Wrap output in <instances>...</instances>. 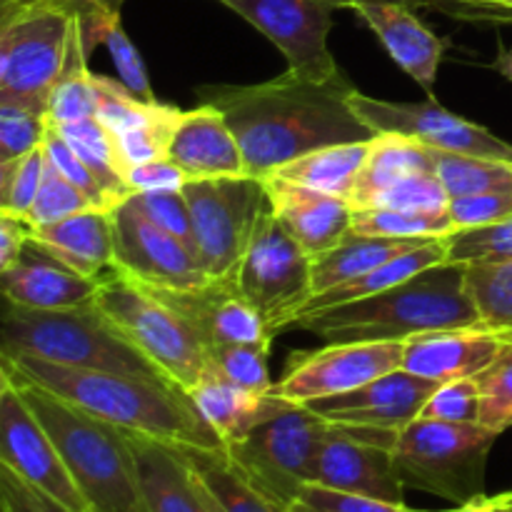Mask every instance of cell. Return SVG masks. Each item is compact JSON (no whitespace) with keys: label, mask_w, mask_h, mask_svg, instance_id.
Returning <instances> with one entry per match:
<instances>
[{"label":"cell","mask_w":512,"mask_h":512,"mask_svg":"<svg viewBox=\"0 0 512 512\" xmlns=\"http://www.w3.org/2000/svg\"><path fill=\"white\" fill-rule=\"evenodd\" d=\"M195 93L200 103L223 113L250 178H268L290 160L328 145L375 138L350 108L355 85L345 75L310 80L285 70L268 83L200 85Z\"/></svg>","instance_id":"obj_1"},{"label":"cell","mask_w":512,"mask_h":512,"mask_svg":"<svg viewBox=\"0 0 512 512\" xmlns=\"http://www.w3.org/2000/svg\"><path fill=\"white\" fill-rule=\"evenodd\" d=\"M8 360L33 383L130 433H143L173 445L225 448L188 390L173 380L68 368L33 355Z\"/></svg>","instance_id":"obj_2"},{"label":"cell","mask_w":512,"mask_h":512,"mask_svg":"<svg viewBox=\"0 0 512 512\" xmlns=\"http://www.w3.org/2000/svg\"><path fill=\"white\" fill-rule=\"evenodd\" d=\"M478 325L483 320L468 290V265L438 263L383 293L303 315L293 328L323 343H405L430 330Z\"/></svg>","instance_id":"obj_3"},{"label":"cell","mask_w":512,"mask_h":512,"mask_svg":"<svg viewBox=\"0 0 512 512\" xmlns=\"http://www.w3.org/2000/svg\"><path fill=\"white\" fill-rule=\"evenodd\" d=\"M0 373L13 380L18 393L55 440L90 510L148 512L128 430L28 380L5 355H0Z\"/></svg>","instance_id":"obj_4"},{"label":"cell","mask_w":512,"mask_h":512,"mask_svg":"<svg viewBox=\"0 0 512 512\" xmlns=\"http://www.w3.org/2000/svg\"><path fill=\"white\" fill-rule=\"evenodd\" d=\"M0 340L8 358L33 355L68 368L165 378L163 370L115 328L95 298L65 310H28L5 303Z\"/></svg>","instance_id":"obj_5"},{"label":"cell","mask_w":512,"mask_h":512,"mask_svg":"<svg viewBox=\"0 0 512 512\" xmlns=\"http://www.w3.org/2000/svg\"><path fill=\"white\" fill-rule=\"evenodd\" d=\"M498 438L483 423L415 418L393 448L395 473L405 488L465 505L485 495V470Z\"/></svg>","instance_id":"obj_6"},{"label":"cell","mask_w":512,"mask_h":512,"mask_svg":"<svg viewBox=\"0 0 512 512\" xmlns=\"http://www.w3.org/2000/svg\"><path fill=\"white\" fill-rule=\"evenodd\" d=\"M95 303L165 378L183 390H193L210 368L208 345L198 330L148 285L120 273L100 283Z\"/></svg>","instance_id":"obj_7"},{"label":"cell","mask_w":512,"mask_h":512,"mask_svg":"<svg viewBox=\"0 0 512 512\" xmlns=\"http://www.w3.org/2000/svg\"><path fill=\"white\" fill-rule=\"evenodd\" d=\"M75 15L55 3H3L0 100L48 113L63 73Z\"/></svg>","instance_id":"obj_8"},{"label":"cell","mask_w":512,"mask_h":512,"mask_svg":"<svg viewBox=\"0 0 512 512\" xmlns=\"http://www.w3.org/2000/svg\"><path fill=\"white\" fill-rule=\"evenodd\" d=\"M183 195L193 218L200 268L210 283L238 285L255 225L270 203L265 183L250 175L188 180Z\"/></svg>","instance_id":"obj_9"},{"label":"cell","mask_w":512,"mask_h":512,"mask_svg":"<svg viewBox=\"0 0 512 512\" xmlns=\"http://www.w3.org/2000/svg\"><path fill=\"white\" fill-rule=\"evenodd\" d=\"M328 433V420L305 405H293L225 450L260 493L288 510L303 485L310 483L313 460Z\"/></svg>","instance_id":"obj_10"},{"label":"cell","mask_w":512,"mask_h":512,"mask_svg":"<svg viewBox=\"0 0 512 512\" xmlns=\"http://www.w3.org/2000/svg\"><path fill=\"white\" fill-rule=\"evenodd\" d=\"M238 293L273 335L293 328L313 298V258L265 205L238 273Z\"/></svg>","instance_id":"obj_11"},{"label":"cell","mask_w":512,"mask_h":512,"mask_svg":"<svg viewBox=\"0 0 512 512\" xmlns=\"http://www.w3.org/2000/svg\"><path fill=\"white\" fill-rule=\"evenodd\" d=\"M0 465L68 510L93 512L55 440L5 373H0Z\"/></svg>","instance_id":"obj_12"},{"label":"cell","mask_w":512,"mask_h":512,"mask_svg":"<svg viewBox=\"0 0 512 512\" xmlns=\"http://www.w3.org/2000/svg\"><path fill=\"white\" fill-rule=\"evenodd\" d=\"M350 108L375 135H405L443 153L478 155L512 163V143L493 135L483 125L470 123L463 115L450 113L435 98L425 103H393L355 90L350 95Z\"/></svg>","instance_id":"obj_13"},{"label":"cell","mask_w":512,"mask_h":512,"mask_svg":"<svg viewBox=\"0 0 512 512\" xmlns=\"http://www.w3.org/2000/svg\"><path fill=\"white\" fill-rule=\"evenodd\" d=\"M258 28L288 60V70L310 80L343 75L328 48L333 13L328 0H218Z\"/></svg>","instance_id":"obj_14"},{"label":"cell","mask_w":512,"mask_h":512,"mask_svg":"<svg viewBox=\"0 0 512 512\" xmlns=\"http://www.w3.org/2000/svg\"><path fill=\"white\" fill-rule=\"evenodd\" d=\"M113 230L115 263L128 278L158 290H193L210 283L198 255L160 228L133 195L113 208Z\"/></svg>","instance_id":"obj_15"},{"label":"cell","mask_w":512,"mask_h":512,"mask_svg":"<svg viewBox=\"0 0 512 512\" xmlns=\"http://www.w3.org/2000/svg\"><path fill=\"white\" fill-rule=\"evenodd\" d=\"M405 343H325L290 358L275 393L295 405L350 393L403 365Z\"/></svg>","instance_id":"obj_16"},{"label":"cell","mask_w":512,"mask_h":512,"mask_svg":"<svg viewBox=\"0 0 512 512\" xmlns=\"http://www.w3.org/2000/svg\"><path fill=\"white\" fill-rule=\"evenodd\" d=\"M440 388V383L398 368L388 375L370 380L350 393L333 395L305 403L313 413L328 423L370 425V428L403 430L405 425L420 418V410L430 400V395Z\"/></svg>","instance_id":"obj_17"},{"label":"cell","mask_w":512,"mask_h":512,"mask_svg":"<svg viewBox=\"0 0 512 512\" xmlns=\"http://www.w3.org/2000/svg\"><path fill=\"white\" fill-rule=\"evenodd\" d=\"M310 483L405 505V485L395 473L393 450L363 443L333 423L313 460Z\"/></svg>","instance_id":"obj_18"},{"label":"cell","mask_w":512,"mask_h":512,"mask_svg":"<svg viewBox=\"0 0 512 512\" xmlns=\"http://www.w3.org/2000/svg\"><path fill=\"white\" fill-rule=\"evenodd\" d=\"M0 288L5 303L28 310H65L90 303L100 283L85 278L78 270L45 248L35 235L20 250L10 268L0 270Z\"/></svg>","instance_id":"obj_19"},{"label":"cell","mask_w":512,"mask_h":512,"mask_svg":"<svg viewBox=\"0 0 512 512\" xmlns=\"http://www.w3.org/2000/svg\"><path fill=\"white\" fill-rule=\"evenodd\" d=\"M263 183L273 213L310 258L338 248L353 233L355 208L350 200L293 183L280 175H268Z\"/></svg>","instance_id":"obj_20"},{"label":"cell","mask_w":512,"mask_h":512,"mask_svg":"<svg viewBox=\"0 0 512 512\" xmlns=\"http://www.w3.org/2000/svg\"><path fill=\"white\" fill-rule=\"evenodd\" d=\"M165 303L178 310L208 348L223 343L270 348L275 335L265 328L253 305L238 293V285L208 283L193 290H158Z\"/></svg>","instance_id":"obj_21"},{"label":"cell","mask_w":512,"mask_h":512,"mask_svg":"<svg viewBox=\"0 0 512 512\" xmlns=\"http://www.w3.org/2000/svg\"><path fill=\"white\" fill-rule=\"evenodd\" d=\"M510 340L483 328L430 330L405 340L400 368L435 383L478 378L500 358Z\"/></svg>","instance_id":"obj_22"},{"label":"cell","mask_w":512,"mask_h":512,"mask_svg":"<svg viewBox=\"0 0 512 512\" xmlns=\"http://www.w3.org/2000/svg\"><path fill=\"white\" fill-rule=\"evenodd\" d=\"M128 438L148 512H220L200 475L173 443L130 430Z\"/></svg>","instance_id":"obj_23"},{"label":"cell","mask_w":512,"mask_h":512,"mask_svg":"<svg viewBox=\"0 0 512 512\" xmlns=\"http://www.w3.org/2000/svg\"><path fill=\"white\" fill-rule=\"evenodd\" d=\"M350 10L378 35L390 58L433 98L445 43L415 15V8L385 0H365Z\"/></svg>","instance_id":"obj_24"},{"label":"cell","mask_w":512,"mask_h":512,"mask_svg":"<svg viewBox=\"0 0 512 512\" xmlns=\"http://www.w3.org/2000/svg\"><path fill=\"white\" fill-rule=\"evenodd\" d=\"M188 180L238 178L245 175L243 153L223 113L213 105L200 103L195 110H183L173 135L168 155Z\"/></svg>","instance_id":"obj_25"},{"label":"cell","mask_w":512,"mask_h":512,"mask_svg":"<svg viewBox=\"0 0 512 512\" xmlns=\"http://www.w3.org/2000/svg\"><path fill=\"white\" fill-rule=\"evenodd\" d=\"M188 393L193 403L198 405L200 415L220 435L225 448L243 440L268 418L295 405L280 393H275V385L268 393H255V390L240 388V385L225 380L213 365L205 370L200 383Z\"/></svg>","instance_id":"obj_26"},{"label":"cell","mask_w":512,"mask_h":512,"mask_svg":"<svg viewBox=\"0 0 512 512\" xmlns=\"http://www.w3.org/2000/svg\"><path fill=\"white\" fill-rule=\"evenodd\" d=\"M33 235L85 278L105 283L120 275L115 263L113 210L88 208L60 223L35 228Z\"/></svg>","instance_id":"obj_27"},{"label":"cell","mask_w":512,"mask_h":512,"mask_svg":"<svg viewBox=\"0 0 512 512\" xmlns=\"http://www.w3.org/2000/svg\"><path fill=\"white\" fill-rule=\"evenodd\" d=\"M428 170H435L433 148L418 143V140L405 138V135H375L370 140L368 158H365L363 168H360L350 203H353L355 210L370 208L373 200L383 190H388L390 185L400 183V180L410 178V175L428 173Z\"/></svg>","instance_id":"obj_28"},{"label":"cell","mask_w":512,"mask_h":512,"mask_svg":"<svg viewBox=\"0 0 512 512\" xmlns=\"http://www.w3.org/2000/svg\"><path fill=\"white\" fill-rule=\"evenodd\" d=\"M440 240V238H438ZM430 240H403V238H370V235L350 233L338 248L313 258V293H325L330 288L360 278L380 265L390 263L398 255L410 253Z\"/></svg>","instance_id":"obj_29"},{"label":"cell","mask_w":512,"mask_h":512,"mask_svg":"<svg viewBox=\"0 0 512 512\" xmlns=\"http://www.w3.org/2000/svg\"><path fill=\"white\" fill-rule=\"evenodd\" d=\"M200 475L205 488L220 505V512H288L283 505L260 493L230 460L225 448H198V445H175Z\"/></svg>","instance_id":"obj_30"},{"label":"cell","mask_w":512,"mask_h":512,"mask_svg":"<svg viewBox=\"0 0 512 512\" xmlns=\"http://www.w3.org/2000/svg\"><path fill=\"white\" fill-rule=\"evenodd\" d=\"M445 263V240H430V243L420 245V248L410 250V253L398 255L390 263L380 265V268L370 270V273L360 275V278L348 280V283L338 285V288H330L325 293L313 295L308 300V305L303 308L300 318L310 313H318V310L325 308H335V305H345V303H355V300L370 298L375 293H383V290L393 288V285L403 283V280L413 278V275L423 273L425 268H433V265ZM298 318V320H300ZM295 320V323H298Z\"/></svg>","instance_id":"obj_31"},{"label":"cell","mask_w":512,"mask_h":512,"mask_svg":"<svg viewBox=\"0 0 512 512\" xmlns=\"http://www.w3.org/2000/svg\"><path fill=\"white\" fill-rule=\"evenodd\" d=\"M373 140V138H370ZM370 140L363 143H345V145H328V148L313 150L300 158L290 160L288 165L278 170L280 178H288L293 183L308 185V188L323 190L328 195L350 200L353 198L355 183H358L360 168L368 158Z\"/></svg>","instance_id":"obj_32"},{"label":"cell","mask_w":512,"mask_h":512,"mask_svg":"<svg viewBox=\"0 0 512 512\" xmlns=\"http://www.w3.org/2000/svg\"><path fill=\"white\" fill-rule=\"evenodd\" d=\"M55 128L68 140L70 148L80 155V160L93 170V175L100 180L105 193H108L110 203L120 205L130 195H135V190L128 183L123 163H120L115 135L98 118L75 120V123L55 125Z\"/></svg>","instance_id":"obj_33"},{"label":"cell","mask_w":512,"mask_h":512,"mask_svg":"<svg viewBox=\"0 0 512 512\" xmlns=\"http://www.w3.org/2000/svg\"><path fill=\"white\" fill-rule=\"evenodd\" d=\"M48 118L53 125L95 118V85L93 73H90L88 68V53H85L78 15H75L73 33H70V45L68 55H65L63 73H60L53 93H50Z\"/></svg>","instance_id":"obj_34"},{"label":"cell","mask_w":512,"mask_h":512,"mask_svg":"<svg viewBox=\"0 0 512 512\" xmlns=\"http://www.w3.org/2000/svg\"><path fill=\"white\" fill-rule=\"evenodd\" d=\"M435 153V173L450 198L485 193H512V163L463 153Z\"/></svg>","instance_id":"obj_35"},{"label":"cell","mask_w":512,"mask_h":512,"mask_svg":"<svg viewBox=\"0 0 512 512\" xmlns=\"http://www.w3.org/2000/svg\"><path fill=\"white\" fill-rule=\"evenodd\" d=\"M455 230L448 210L425 213V210L395 208H360L353 215V233L370 238H403V240H438Z\"/></svg>","instance_id":"obj_36"},{"label":"cell","mask_w":512,"mask_h":512,"mask_svg":"<svg viewBox=\"0 0 512 512\" xmlns=\"http://www.w3.org/2000/svg\"><path fill=\"white\" fill-rule=\"evenodd\" d=\"M468 290L485 328L512 340V260L470 263Z\"/></svg>","instance_id":"obj_37"},{"label":"cell","mask_w":512,"mask_h":512,"mask_svg":"<svg viewBox=\"0 0 512 512\" xmlns=\"http://www.w3.org/2000/svg\"><path fill=\"white\" fill-rule=\"evenodd\" d=\"M95 85V118L105 125L113 135L125 133V130L143 128V125H153L158 120L168 118L175 113L173 105L163 103H145L140 100L133 90L125 88L120 80L103 78V75L93 73Z\"/></svg>","instance_id":"obj_38"},{"label":"cell","mask_w":512,"mask_h":512,"mask_svg":"<svg viewBox=\"0 0 512 512\" xmlns=\"http://www.w3.org/2000/svg\"><path fill=\"white\" fill-rule=\"evenodd\" d=\"M445 263L512 260V218L478 228H455L445 235Z\"/></svg>","instance_id":"obj_39"},{"label":"cell","mask_w":512,"mask_h":512,"mask_svg":"<svg viewBox=\"0 0 512 512\" xmlns=\"http://www.w3.org/2000/svg\"><path fill=\"white\" fill-rule=\"evenodd\" d=\"M45 150L28 153L18 160H0V213L28 220L45 175Z\"/></svg>","instance_id":"obj_40"},{"label":"cell","mask_w":512,"mask_h":512,"mask_svg":"<svg viewBox=\"0 0 512 512\" xmlns=\"http://www.w3.org/2000/svg\"><path fill=\"white\" fill-rule=\"evenodd\" d=\"M48 130L45 110L0 100V160H18L38 150Z\"/></svg>","instance_id":"obj_41"},{"label":"cell","mask_w":512,"mask_h":512,"mask_svg":"<svg viewBox=\"0 0 512 512\" xmlns=\"http://www.w3.org/2000/svg\"><path fill=\"white\" fill-rule=\"evenodd\" d=\"M208 355L210 365H213L225 380H230V383L240 385V388L255 390V393H268V390H273L268 370L270 348L223 343L208 348Z\"/></svg>","instance_id":"obj_42"},{"label":"cell","mask_w":512,"mask_h":512,"mask_svg":"<svg viewBox=\"0 0 512 512\" xmlns=\"http://www.w3.org/2000/svg\"><path fill=\"white\" fill-rule=\"evenodd\" d=\"M48 158V155H45ZM95 208L53 163H45V175L43 185L38 190V198H35L33 210L28 215V223L35 228H43V225L60 223L63 218H70L75 213H83V210Z\"/></svg>","instance_id":"obj_43"},{"label":"cell","mask_w":512,"mask_h":512,"mask_svg":"<svg viewBox=\"0 0 512 512\" xmlns=\"http://www.w3.org/2000/svg\"><path fill=\"white\" fill-rule=\"evenodd\" d=\"M480 423L503 435L512 428V340L500 358L478 375Z\"/></svg>","instance_id":"obj_44"},{"label":"cell","mask_w":512,"mask_h":512,"mask_svg":"<svg viewBox=\"0 0 512 512\" xmlns=\"http://www.w3.org/2000/svg\"><path fill=\"white\" fill-rule=\"evenodd\" d=\"M450 205V195L443 180L435 170L410 175L373 200L370 208H395V210H425V213H443Z\"/></svg>","instance_id":"obj_45"},{"label":"cell","mask_w":512,"mask_h":512,"mask_svg":"<svg viewBox=\"0 0 512 512\" xmlns=\"http://www.w3.org/2000/svg\"><path fill=\"white\" fill-rule=\"evenodd\" d=\"M420 418L443 423H480V385L478 378H460L440 383L430 395Z\"/></svg>","instance_id":"obj_46"},{"label":"cell","mask_w":512,"mask_h":512,"mask_svg":"<svg viewBox=\"0 0 512 512\" xmlns=\"http://www.w3.org/2000/svg\"><path fill=\"white\" fill-rule=\"evenodd\" d=\"M288 512H425L408 505L385 503V500L365 498V495L343 493V490L323 488L318 483L303 485L298 498L290 503Z\"/></svg>","instance_id":"obj_47"},{"label":"cell","mask_w":512,"mask_h":512,"mask_svg":"<svg viewBox=\"0 0 512 512\" xmlns=\"http://www.w3.org/2000/svg\"><path fill=\"white\" fill-rule=\"evenodd\" d=\"M43 150H45V155H48L50 163H53L55 168H58L60 173H63L65 178H68L70 183H73L75 188H78L80 193H83L85 198L95 205V208H105V210L115 208V205L110 203L105 188L100 185V180L93 175V170H90L88 165L80 160V155L70 148L68 140L58 133V128H55L53 123H50L48 135H45Z\"/></svg>","instance_id":"obj_48"},{"label":"cell","mask_w":512,"mask_h":512,"mask_svg":"<svg viewBox=\"0 0 512 512\" xmlns=\"http://www.w3.org/2000/svg\"><path fill=\"white\" fill-rule=\"evenodd\" d=\"M135 203L168 233L183 240L195 255H198V245H195L193 233V218H190L188 200H185L183 190H173V193H135Z\"/></svg>","instance_id":"obj_49"},{"label":"cell","mask_w":512,"mask_h":512,"mask_svg":"<svg viewBox=\"0 0 512 512\" xmlns=\"http://www.w3.org/2000/svg\"><path fill=\"white\" fill-rule=\"evenodd\" d=\"M448 213L455 228H478L512 218V193H485L450 198Z\"/></svg>","instance_id":"obj_50"},{"label":"cell","mask_w":512,"mask_h":512,"mask_svg":"<svg viewBox=\"0 0 512 512\" xmlns=\"http://www.w3.org/2000/svg\"><path fill=\"white\" fill-rule=\"evenodd\" d=\"M0 503H3V512H73L25 483L5 465H0Z\"/></svg>","instance_id":"obj_51"},{"label":"cell","mask_w":512,"mask_h":512,"mask_svg":"<svg viewBox=\"0 0 512 512\" xmlns=\"http://www.w3.org/2000/svg\"><path fill=\"white\" fill-rule=\"evenodd\" d=\"M128 183L135 193H173V190L185 188L188 175L170 158H158L130 168Z\"/></svg>","instance_id":"obj_52"},{"label":"cell","mask_w":512,"mask_h":512,"mask_svg":"<svg viewBox=\"0 0 512 512\" xmlns=\"http://www.w3.org/2000/svg\"><path fill=\"white\" fill-rule=\"evenodd\" d=\"M430 8L443 10L460 20L512 23V0H433Z\"/></svg>","instance_id":"obj_53"},{"label":"cell","mask_w":512,"mask_h":512,"mask_svg":"<svg viewBox=\"0 0 512 512\" xmlns=\"http://www.w3.org/2000/svg\"><path fill=\"white\" fill-rule=\"evenodd\" d=\"M33 235V225L18 215L0 213V270L10 268L18 260L20 250Z\"/></svg>","instance_id":"obj_54"},{"label":"cell","mask_w":512,"mask_h":512,"mask_svg":"<svg viewBox=\"0 0 512 512\" xmlns=\"http://www.w3.org/2000/svg\"><path fill=\"white\" fill-rule=\"evenodd\" d=\"M445 512H512V490L500 495H480V498L470 500V503Z\"/></svg>","instance_id":"obj_55"},{"label":"cell","mask_w":512,"mask_h":512,"mask_svg":"<svg viewBox=\"0 0 512 512\" xmlns=\"http://www.w3.org/2000/svg\"><path fill=\"white\" fill-rule=\"evenodd\" d=\"M328 3L335 5V8H353L355 3H365V0H328ZM385 3H403L410 5V8H430L433 0H385Z\"/></svg>","instance_id":"obj_56"},{"label":"cell","mask_w":512,"mask_h":512,"mask_svg":"<svg viewBox=\"0 0 512 512\" xmlns=\"http://www.w3.org/2000/svg\"><path fill=\"white\" fill-rule=\"evenodd\" d=\"M493 68L498 70L503 78H508L512 83V48L510 50H500V55H498V60L493 63Z\"/></svg>","instance_id":"obj_57"},{"label":"cell","mask_w":512,"mask_h":512,"mask_svg":"<svg viewBox=\"0 0 512 512\" xmlns=\"http://www.w3.org/2000/svg\"><path fill=\"white\" fill-rule=\"evenodd\" d=\"M3 3H43V0H3Z\"/></svg>","instance_id":"obj_58"}]
</instances>
